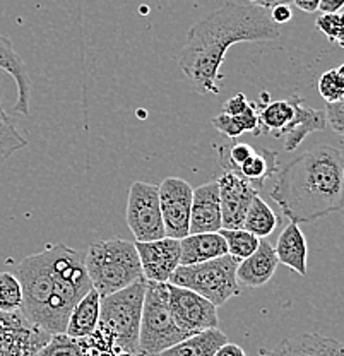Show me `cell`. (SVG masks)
Returning a JSON list of instances; mask_svg holds the SVG:
<instances>
[{
  "instance_id": "cell-12",
  "label": "cell",
  "mask_w": 344,
  "mask_h": 356,
  "mask_svg": "<svg viewBox=\"0 0 344 356\" xmlns=\"http://www.w3.org/2000/svg\"><path fill=\"white\" fill-rule=\"evenodd\" d=\"M216 180L218 187H220L223 228H242L247 209H249V206L252 204L255 195L259 194V191L249 180H245L240 173H236L235 170H223V173H221Z\"/></svg>"
},
{
  "instance_id": "cell-28",
  "label": "cell",
  "mask_w": 344,
  "mask_h": 356,
  "mask_svg": "<svg viewBox=\"0 0 344 356\" xmlns=\"http://www.w3.org/2000/svg\"><path fill=\"white\" fill-rule=\"evenodd\" d=\"M23 307V288L14 273H0V312L16 314Z\"/></svg>"
},
{
  "instance_id": "cell-13",
  "label": "cell",
  "mask_w": 344,
  "mask_h": 356,
  "mask_svg": "<svg viewBox=\"0 0 344 356\" xmlns=\"http://www.w3.org/2000/svg\"><path fill=\"white\" fill-rule=\"evenodd\" d=\"M140 269L146 281L168 283L173 270L180 266V240L163 236L153 242H136Z\"/></svg>"
},
{
  "instance_id": "cell-44",
  "label": "cell",
  "mask_w": 344,
  "mask_h": 356,
  "mask_svg": "<svg viewBox=\"0 0 344 356\" xmlns=\"http://www.w3.org/2000/svg\"><path fill=\"white\" fill-rule=\"evenodd\" d=\"M138 356H146V355H138Z\"/></svg>"
},
{
  "instance_id": "cell-21",
  "label": "cell",
  "mask_w": 344,
  "mask_h": 356,
  "mask_svg": "<svg viewBox=\"0 0 344 356\" xmlns=\"http://www.w3.org/2000/svg\"><path fill=\"white\" fill-rule=\"evenodd\" d=\"M257 103L259 111V134H271L275 139H277L281 131L288 127L295 115L293 102L290 99H277L271 102V96L268 91L261 95V99Z\"/></svg>"
},
{
  "instance_id": "cell-35",
  "label": "cell",
  "mask_w": 344,
  "mask_h": 356,
  "mask_svg": "<svg viewBox=\"0 0 344 356\" xmlns=\"http://www.w3.org/2000/svg\"><path fill=\"white\" fill-rule=\"evenodd\" d=\"M269 17H271V21L275 22L276 26L286 24V22H290L291 17H293V10H291V6H288V3H281V6L272 7Z\"/></svg>"
},
{
  "instance_id": "cell-24",
  "label": "cell",
  "mask_w": 344,
  "mask_h": 356,
  "mask_svg": "<svg viewBox=\"0 0 344 356\" xmlns=\"http://www.w3.org/2000/svg\"><path fill=\"white\" fill-rule=\"evenodd\" d=\"M235 172L249 180L257 191H261L265 180L277 173V153L265 147H259Z\"/></svg>"
},
{
  "instance_id": "cell-6",
  "label": "cell",
  "mask_w": 344,
  "mask_h": 356,
  "mask_svg": "<svg viewBox=\"0 0 344 356\" xmlns=\"http://www.w3.org/2000/svg\"><path fill=\"white\" fill-rule=\"evenodd\" d=\"M238 264L240 261L227 254L201 264L179 266L168 283L195 291L213 305L221 307L229 298L240 295V284L236 281Z\"/></svg>"
},
{
  "instance_id": "cell-7",
  "label": "cell",
  "mask_w": 344,
  "mask_h": 356,
  "mask_svg": "<svg viewBox=\"0 0 344 356\" xmlns=\"http://www.w3.org/2000/svg\"><path fill=\"white\" fill-rule=\"evenodd\" d=\"M188 334L177 325L168 305L166 283L147 281L139 329V353L156 356L180 343Z\"/></svg>"
},
{
  "instance_id": "cell-32",
  "label": "cell",
  "mask_w": 344,
  "mask_h": 356,
  "mask_svg": "<svg viewBox=\"0 0 344 356\" xmlns=\"http://www.w3.org/2000/svg\"><path fill=\"white\" fill-rule=\"evenodd\" d=\"M316 28L327 36L329 42L344 48V13L322 14L317 17Z\"/></svg>"
},
{
  "instance_id": "cell-31",
  "label": "cell",
  "mask_w": 344,
  "mask_h": 356,
  "mask_svg": "<svg viewBox=\"0 0 344 356\" xmlns=\"http://www.w3.org/2000/svg\"><path fill=\"white\" fill-rule=\"evenodd\" d=\"M317 89L325 103L341 102L344 98V81L336 69H329L322 74L319 83H317Z\"/></svg>"
},
{
  "instance_id": "cell-30",
  "label": "cell",
  "mask_w": 344,
  "mask_h": 356,
  "mask_svg": "<svg viewBox=\"0 0 344 356\" xmlns=\"http://www.w3.org/2000/svg\"><path fill=\"white\" fill-rule=\"evenodd\" d=\"M36 356H83V348L79 339H74L65 332L54 334Z\"/></svg>"
},
{
  "instance_id": "cell-17",
  "label": "cell",
  "mask_w": 344,
  "mask_h": 356,
  "mask_svg": "<svg viewBox=\"0 0 344 356\" xmlns=\"http://www.w3.org/2000/svg\"><path fill=\"white\" fill-rule=\"evenodd\" d=\"M343 343L322 334H300L283 339L275 350H262L259 356H341Z\"/></svg>"
},
{
  "instance_id": "cell-27",
  "label": "cell",
  "mask_w": 344,
  "mask_h": 356,
  "mask_svg": "<svg viewBox=\"0 0 344 356\" xmlns=\"http://www.w3.org/2000/svg\"><path fill=\"white\" fill-rule=\"evenodd\" d=\"M221 236L224 238L228 247V255L235 257L236 261H243L249 255H252L257 250L261 238L252 235V233L245 232L243 228L238 229H220Z\"/></svg>"
},
{
  "instance_id": "cell-5",
  "label": "cell",
  "mask_w": 344,
  "mask_h": 356,
  "mask_svg": "<svg viewBox=\"0 0 344 356\" xmlns=\"http://www.w3.org/2000/svg\"><path fill=\"white\" fill-rule=\"evenodd\" d=\"M147 281L144 277L131 286L101 298L98 325L108 331L122 351L139 353V329Z\"/></svg>"
},
{
  "instance_id": "cell-34",
  "label": "cell",
  "mask_w": 344,
  "mask_h": 356,
  "mask_svg": "<svg viewBox=\"0 0 344 356\" xmlns=\"http://www.w3.org/2000/svg\"><path fill=\"white\" fill-rule=\"evenodd\" d=\"M252 105V102L247 99V96L243 92H238V95L231 96V98L227 99L223 105V113L227 115H240L243 111H247Z\"/></svg>"
},
{
  "instance_id": "cell-29",
  "label": "cell",
  "mask_w": 344,
  "mask_h": 356,
  "mask_svg": "<svg viewBox=\"0 0 344 356\" xmlns=\"http://www.w3.org/2000/svg\"><path fill=\"white\" fill-rule=\"evenodd\" d=\"M26 146H28V139L13 124V120L0 118V161L10 158Z\"/></svg>"
},
{
  "instance_id": "cell-43",
  "label": "cell",
  "mask_w": 344,
  "mask_h": 356,
  "mask_svg": "<svg viewBox=\"0 0 344 356\" xmlns=\"http://www.w3.org/2000/svg\"><path fill=\"white\" fill-rule=\"evenodd\" d=\"M343 180H344V172H343Z\"/></svg>"
},
{
  "instance_id": "cell-39",
  "label": "cell",
  "mask_w": 344,
  "mask_h": 356,
  "mask_svg": "<svg viewBox=\"0 0 344 356\" xmlns=\"http://www.w3.org/2000/svg\"><path fill=\"white\" fill-rule=\"evenodd\" d=\"M250 3L255 7H259V9H264V10H271L272 7L276 6H281V3H293V0H250Z\"/></svg>"
},
{
  "instance_id": "cell-22",
  "label": "cell",
  "mask_w": 344,
  "mask_h": 356,
  "mask_svg": "<svg viewBox=\"0 0 344 356\" xmlns=\"http://www.w3.org/2000/svg\"><path fill=\"white\" fill-rule=\"evenodd\" d=\"M99 309H101V296L95 288H91L70 312L65 334L74 339H83L95 332L99 322Z\"/></svg>"
},
{
  "instance_id": "cell-14",
  "label": "cell",
  "mask_w": 344,
  "mask_h": 356,
  "mask_svg": "<svg viewBox=\"0 0 344 356\" xmlns=\"http://www.w3.org/2000/svg\"><path fill=\"white\" fill-rule=\"evenodd\" d=\"M221 228H223V218H221L220 187L214 178L201 187L194 188L188 235L190 233H216Z\"/></svg>"
},
{
  "instance_id": "cell-10",
  "label": "cell",
  "mask_w": 344,
  "mask_h": 356,
  "mask_svg": "<svg viewBox=\"0 0 344 356\" xmlns=\"http://www.w3.org/2000/svg\"><path fill=\"white\" fill-rule=\"evenodd\" d=\"M165 233L170 238L182 240L190 228V209L194 188L183 178L166 177L158 187Z\"/></svg>"
},
{
  "instance_id": "cell-38",
  "label": "cell",
  "mask_w": 344,
  "mask_h": 356,
  "mask_svg": "<svg viewBox=\"0 0 344 356\" xmlns=\"http://www.w3.org/2000/svg\"><path fill=\"white\" fill-rule=\"evenodd\" d=\"M293 3L298 7L300 10H303V13L313 14L319 10L320 0H293Z\"/></svg>"
},
{
  "instance_id": "cell-16",
  "label": "cell",
  "mask_w": 344,
  "mask_h": 356,
  "mask_svg": "<svg viewBox=\"0 0 344 356\" xmlns=\"http://www.w3.org/2000/svg\"><path fill=\"white\" fill-rule=\"evenodd\" d=\"M279 261L276 257L275 247L265 238L261 240L257 250L247 259L240 261L236 267V281L240 286L261 288L275 276Z\"/></svg>"
},
{
  "instance_id": "cell-18",
  "label": "cell",
  "mask_w": 344,
  "mask_h": 356,
  "mask_svg": "<svg viewBox=\"0 0 344 356\" xmlns=\"http://www.w3.org/2000/svg\"><path fill=\"white\" fill-rule=\"evenodd\" d=\"M0 69L6 70L14 79L17 88V99L13 110L16 113L29 115V102H31V79L21 55L14 50L9 38L0 35Z\"/></svg>"
},
{
  "instance_id": "cell-11",
  "label": "cell",
  "mask_w": 344,
  "mask_h": 356,
  "mask_svg": "<svg viewBox=\"0 0 344 356\" xmlns=\"http://www.w3.org/2000/svg\"><path fill=\"white\" fill-rule=\"evenodd\" d=\"M50 334L33 325L21 312H0V356H36Z\"/></svg>"
},
{
  "instance_id": "cell-9",
  "label": "cell",
  "mask_w": 344,
  "mask_h": 356,
  "mask_svg": "<svg viewBox=\"0 0 344 356\" xmlns=\"http://www.w3.org/2000/svg\"><path fill=\"white\" fill-rule=\"evenodd\" d=\"M168 305L177 325L188 336L220 327L218 307L190 289L166 283Z\"/></svg>"
},
{
  "instance_id": "cell-25",
  "label": "cell",
  "mask_w": 344,
  "mask_h": 356,
  "mask_svg": "<svg viewBox=\"0 0 344 356\" xmlns=\"http://www.w3.org/2000/svg\"><path fill=\"white\" fill-rule=\"evenodd\" d=\"M277 225H279V218L276 216L272 207L261 195H255L252 204L247 209L245 218H243L242 228L262 240L268 238L275 232Z\"/></svg>"
},
{
  "instance_id": "cell-26",
  "label": "cell",
  "mask_w": 344,
  "mask_h": 356,
  "mask_svg": "<svg viewBox=\"0 0 344 356\" xmlns=\"http://www.w3.org/2000/svg\"><path fill=\"white\" fill-rule=\"evenodd\" d=\"M213 127L221 134H224L227 137L236 139L242 134L252 132L254 136H261L259 134V111H257V103L252 102L250 108L240 115H227L221 111L220 115L213 117L211 120Z\"/></svg>"
},
{
  "instance_id": "cell-40",
  "label": "cell",
  "mask_w": 344,
  "mask_h": 356,
  "mask_svg": "<svg viewBox=\"0 0 344 356\" xmlns=\"http://www.w3.org/2000/svg\"><path fill=\"white\" fill-rule=\"evenodd\" d=\"M0 118H2V120H10V117H9V115H7V111L3 110L2 102H0Z\"/></svg>"
},
{
  "instance_id": "cell-8",
  "label": "cell",
  "mask_w": 344,
  "mask_h": 356,
  "mask_svg": "<svg viewBox=\"0 0 344 356\" xmlns=\"http://www.w3.org/2000/svg\"><path fill=\"white\" fill-rule=\"evenodd\" d=\"M125 218L136 242H153L166 236L156 185L147 181H134L131 185Z\"/></svg>"
},
{
  "instance_id": "cell-41",
  "label": "cell",
  "mask_w": 344,
  "mask_h": 356,
  "mask_svg": "<svg viewBox=\"0 0 344 356\" xmlns=\"http://www.w3.org/2000/svg\"><path fill=\"white\" fill-rule=\"evenodd\" d=\"M336 70H338V74H339V76H341V79L344 81V64L339 65L338 69H336Z\"/></svg>"
},
{
  "instance_id": "cell-23",
  "label": "cell",
  "mask_w": 344,
  "mask_h": 356,
  "mask_svg": "<svg viewBox=\"0 0 344 356\" xmlns=\"http://www.w3.org/2000/svg\"><path fill=\"white\" fill-rule=\"evenodd\" d=\"M224 343H228V337L220 327L207 329L204 332L185 337L156 356H214Z\"/></svg>"
},
{
  "instance_id": "cell-45",
  "label": "cell",
  "mask_w": 344,
  "mask_h": 356,
  "mask_svg": "<svg viewBox=\"0 0 344 356\" xmlns=\"http://www.w3.org/2000/svg\"><path fill=\"white\" fill-rule=\"evenodd\" d=\"M341 356H344V351H343V353H341Z\"/></svg>"
},
{
  "instance_id": "cell-4",
  "label": "cell",
  "mask_w": 344,
  "mask_h": 356,
  "mask_svg": "<svg viewBox=\"0 0 344 356\" xmlns=\"http://www.w3.org/2000/svg\"><path fill=\"white\" fill-rule=\"evenodd\" d=\"M84 266L92 288L101 298L144 277L136 245L124 238L92 242L84 255Z\"/></svg>"
},
{
  "instance_id": "cell-33",
  "label": "cell",
  "mask_w": 344,
  "mask_h": 356,
  "mask_svg": "<svg viewBox=\"0 0 344 356\" xmlns=\"http://www.w3.org/2000/svg\"><path fill=\"white\" fill-rule=\"evenodd\" d=\"M325 120L329 127L344 139V98L341 102L325 103Z\"/></svg>"
},
{
  "instance_id": "cell-15",
  "label": "cell",
  "mask_w": 344,
  "mask_h": 356,
  "mask_svg": "<svg viewBox=\"0 0 344 356\" xmlns=\"http://www.w3.org/2000/svg\"><path fill=\"white\" fill-rule=\"evenodd\" d=\"M291 102L295 106L293 120L277 136V139H284V151H288V153L297 149L300 144L306 139V136L320 132L327 127L324 110L312 108L300 96H291Z\"/></svg>"
},
{
  "instance_id": "cell-1",
  "label": "cell",
  "mask_w": 344,
  "mask_h": 356,
  "mask_svg": "<svg viewBox=\"0 0 344 356\" xmlns=\"http://www.w3.org/2000/svg\"><path fill=\"white\" fill-rule=\"evenodd\" d=\"M279 28L264 9L227 2L192 26L179 65L190 86L204 96L221 92V65L236 43H264L279 38Z\"/></svg>"
},
{
  "instance_id": "cell-3",
  "label": "cell",
  "mask_w": 344,
  "mask_h": 356,
  "mask_svg": "<svg viewBox=\"0 0 344 356\" xmlns=\"http://www.w3.org/2000/svg\"><path fill=\"white\" fill-rule=\"evenodd\" d=\"M344 154L319 144L277 172L269 192L291 222H312L344 207Z\"/></svg>"
},
{
  "instance_id": "cell-37",
  "label": "cell",
  "mask_w": 344,
  "mask_h": 356,
  "mask_svg": "<svg viewBox=\"0 0 344 356\" xmlns=\"http://www.w3.org/2000/svg\"><path fill=\"white\" fill-rule=\"evenodd\" d=\"M214 356H247V353L238 346V344L229 343L228 341V343H224L223 346L214 353Z\"/></svg>"
},
{
  "instance_id": "cell-42",
  "label": "cell",
  "mask_w": 344,
  "mask_h": 356,
  "mask_svg": "<svg viewBox=\"0 0 344 356\" xmlns=\"http://www.w3.org/2000/svg\"><path fill=\"white\" fill-rule=\"evenodd\" d=\"M118 356H138V355H131V353H125V351H122V353Z\"/></svg>"
},
{
  "instance_id": "cell-20",
  "label": "cell",
  "mask_w": 344,
  "mask_h": 356,
  "mask_svg": "<svg viewBox=\"0 0 344 356\" xmlns=\"http://www.w3.org/2000/svg\"><path fill=\"white\" fill-rule=\"evenodd\" d=\"M275 252L279 264L290 267L300 276H306V270H309V267H306L309 245H306L305 235H303L297 222L290 221V225L284 226L276 242Z\"/></svg>"
},
{
  "instance_id": "cell-2",
  "label": "cell",
  "mask_w": 344,
  "mask_h": 356,
  "mask_svg": "<svg viewBox=\"0 0 344 356\" xmlns=\"http://www.w3.org/2000/svg\"><path fill=\"white\" fill-rule=\"evenodd\" d=\"M14 274L23 288L21 314L50 336L65 332L70 312L92 288L84 257L64 243L28 255Z\"/></svg>"
},
{
  "instance_id": "cell-19",
  "label": "cell",
  "mask_w": 344,
  "mask_h": 356,
  "mask_svg": "<svg viewBox=\"0 0 344 356\" xmlns=\"http://www.w3.org/2000/svg\"><path fill=\"white\" fill-rule=\"evenodd\" d=\"M227 254V242L220 232L190 233L180 240V266L201 264V262L223 257Z\"/></svg>"
},
{
  "instance_id": "cell-36",
  "label": "cell",
  "mask_w": 344,
  "mask_h": 356,
  "mask_svg": "<svg viewBox=\"0 0 344 356\" xmlns=\"http://www.w3.org/2000/svg\"><path fill=\"white\" fill-rule=\"evenodd\" d=\"M343 7H344V0H320L319 13L336 14V13H341Z\"/></svg>"
}]
</instances>
